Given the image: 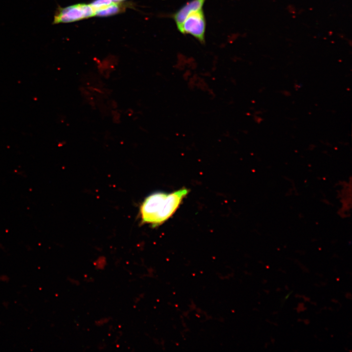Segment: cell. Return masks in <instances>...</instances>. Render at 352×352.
I'll return each mask as SVG.
<instances>
[{
	"label": "cell",
	"instance_id": "cell-1",
	"mask_svg": "<svg viewBox=\"0 0 352 352\" xmlns=\"http://www.w3.org/2000/svg\"><path fill=\"white\" fill-rule=\"evenodd\" d=\"M188 191L182 188L172 193L155 192L148 196L140 208L142 221L156 226L163 223L176 211Z\"/></svg>",
	"mask_w": 352,
	"mask_h": 352
},
{
	"label": "cell",
	"instance_id": "cell-2",
	"mask_svg": "<svg viewBox=\"0 0 352 352\" xmlns=\"http://www.w3.org/2000/svg\"><path fill=\"white\" fill-rule=\"evenodd\" d=\"M95 16L90 4L79 3L66 7H58L54 16L53 24L68 23Z\"/></svg>",
	"mask_w": 352,
	"mask_h": 352
},
{
	"label": "cell",
	"instance_id": "cell-3",
	"mask_svg": "<svg viewBox=\"0 0 352 352\" xmlns=\"http://www.w3.org/2000/svg\"><path fill=\"white\" fill-rule=\"evenodd\" d=\"M177 29L181 33L190 34L200 43H203L206 21L202 9L189 14Z\"/></svg>",
	"mask_w": 352,
	"mask_h": 352
},
{
	"label": "cell",
	"instance_id": "cell-4",
	"mask_svg": "<svg viewBox=\"0 0 352 352\" xmlns=\"http://www.w3.org/2000/svg\"><path fill=\"white\" fill-rule=\"evenodd\" d=\"M206 0H191L183 5L173 15L177 28L183 23L187 16L191 13L202 9Z\"/></svg>",
	"mask_w": 352,
	"mask_h": 352
},
{
	"label": "cell",
	"instance_id": "cell-5",
	"mask_svg": "<svg viewBox=\"0 0 352 352\" xmlns=\"http://www.w3.org/2000/svg\"><path fill=\"white\" fill-rule=\"evenodd\" d=\"M127 4L120 2H113L108 6L95 12V16L98 17H107L112 16L124 11Z\"/></svg>",
	"mask_w": 352,
	"mask_h": 352
},
{
	"label": "cell",
	"instance_id": "cell-6",
	"mask_svg": "<svg viewBox=\"0 0 352 352\" xmlns=\"http://www.w3.org/2000/svg\"><path fill=\"white\" fill-rule=\"evenodd\" d=\"M113 3L111 0H94L90 4L95 12Z\"/></svg>",
	"mask_w": 352,
	"mask_h": 352
},
{
	"label": "cell",
	"instance_id": "cell-7",
	"mask_svg": "<svg viewBox=\"0 0 352 352\" xmlns=\"http://www.w3.org/2000/svg\"><path fill=\"white\" fill-rule=\"evenodd\" d=\"M113 2H121L124 0H111Z\"/></svg>",
	"mask_w": 352,
	"mask_h": 352
}]
</instances>
